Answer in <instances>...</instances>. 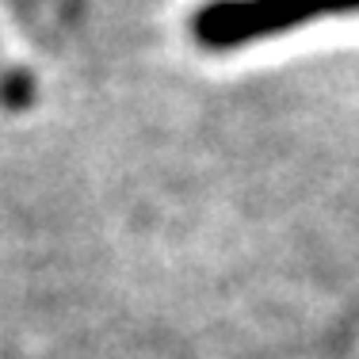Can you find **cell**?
I'll return each instance as SVG.
<instances>
[{
    "label": "cell",
    "mask_w": 359,
    "mask_h": 359,
    "mask_svg": "<svg viewBox=\"0 0 359 359\" xmlns=\"http://www.w3.org/2000/svg\"><path fill=\"white\" fill-rule=\"evenodd\" d=\"M348 12H359V0H207L191 15V39L203 50H241Z\"/></svg>",
    "instance_id": "1"
},
{
    "label": "cell",
    "mask_w": 359,
    "mask_h": 359,
    "mask_svg": "<svg viewBox=\"0 0 359 359\" xmlns=\"http://www.w3.org/2000/svg\"><path fill=\"white\" fill-rule=\"evenodd\" d=\"M0 104L8 111H27L35 104V81H31V73L4 62V54H0Z\"/></svg>",
    "instance_id": "2"
}]
</instances>
